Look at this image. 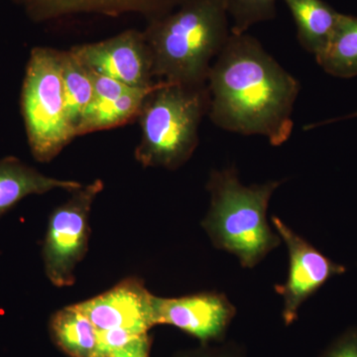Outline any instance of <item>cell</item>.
Wrapping results in <instances>:
<instances>
[{"mask_svg":"<svg viewBox=\"0 0 357 357\" xmlns=\"http://www.w3.org/2000/svg\"><path fill=\"white\" fill-rule=\"evenodd\" d=\"M277 0H225L232 34L248 33L252 26L273 20Z\"/></svg>","mask_w":357,"mask_h":357,"instance_id":"obj_18","label":"cell"},{"mask_svg":"<svg viewBox=\"0 0 357 357\" xmlns=\"http://www.w3.org/2000/svg\"><path fill=\"white\" fill-rule=\"evenodd\" d=\"M280 181L243 185L236 168L211 171L206 183L211 206L202 225L215 248L236 255L252 269L279 248L280 236L267 220V208Z\"/></svg>","mask_w":357,"mask_h":357,"instance_id":"obj_3","label":"cell"},{"mask_svg":"<svg viewBox=\"0 0 357 357\" xmlns=\"http://www.w3.org/2000/svg\"><path fill=\"white\" fill-rule=\"evenodd\" d=\"M105 183L100 178L76 191L52 213L43 245L45 272L56 287L75 283V270L83 260L89 238V215Z\"/></svg>","mask_w":357,"mask_h":357,"instance_id":"obj_6","label":"cell"},{"mask_svg":"<svg viewBox=\"0 0 357 357\" xmlns=\"http://www.w3.org/2000/svg\"><path fill=\"white\" fill-rule=\"evenodd\" d=\"M62 79L64 86L66 112L75 136L82 117L93 98V84L88 69L69 50L61 54Z\"/></svg>","mask_w":357,"mask_h":357,"instance_id":"obj_17","label":"cell"},{"mask_svg":"<svg viewBox=\"0 0 357 357\" xmlns=\"http://www.w3.org/2000/svg\"><path fill=\"white\" fill-rule=\"evenodd\" d=\"M35 23H49L77 15L119 17L137 14L147 21L172 13L185 0H13Z\"/></svg>","mask_w":357,"mask_h":357,"instance_id":"obj_11","label":"cell"},{"mask_svg":"<svg viewBox=\"0 0 357 357\" xmlns=\"http://www.w3.org/2000/svg\"><path fill=\"white\" fill-rule=\"evenodd\" d=\"M70 51L86 69L130 88H151L157 83L143 30H126L102 41L72 47Z\"/></svg>","mask_w":357,"mask_h":357,"instance_id":"obj_8","label":"cell"},{"mask_svg":"<svg viewBox=\"0 0 357 357\" xmlns=\"http://www.w3.org/2000/svg\"><path fill=\"white\" fill-rule=\"evenodd\" d=\"M152 305L155 326H176L204 344L222 342L236 314L227 296L215 291L180 298L154 296Z\"/></svg>","mask_w":357,"mask_h":357,"instance_id":"obj_9","label":"cell"},{"mask_svg":"<svg viewBox=\"0 0 357 357\" xmlns=\"http://www.w3.org/2000/svg\"><path fill=\"white\" fill-rule=\"evenodd\" d=\"M150 345L151 340L148 333H143L109 357H149Z\"/></svg>","mask_w":357,"mask_h":357,"instance_id":"obj_23","label":"cell"},{"mask_svg":"<svg viewBox=\"0 0 357 357\" xmlns=\"http://www.w3.org/2000/svg\"><path fill=\"white\" fill-rule=\"evenodd\" d=\"M88 70L91 84H93V100H114L131 89L130 86L112 79V77L102 76L93 70Z\"/></svg>","mask_w":357,"mask_h":357,"instance_id":"obj_20","label":"cell"},{"mask_svg":"<svg viewBox=\"0 0 357 357\" xmlns=\"http://www.w3.org/2000/svg\"><path fill=\"white\" fill-rule=\"evenodd\" d=\"M180 357H245V354L239 345L229 342L218 347H204Z\"/></svg>","mask_w":357,"mask_h":357,"instance_id":"obj_22","label":"cell"},{"mask_svg":"<svg viewBox=\"0 0 357 357\" xmlns=\"http://www.w3.org/2000/svg\"><path fill=\"white\" fill-rule=\"evenodd\" d=\"M319 357H357V326L335 338Z\"/></svg>","mask_w":357,"mask_h":357,"instance_id":"obj_21","label":"cell"},{"mask_svg":"<svg viewBox=\"0 0 357 357\" xmlns=\"http://www.w3.org/2000/svg\"><path fill=\"white\" fill-rule=\"evenodd\" d=\"M82 187L77 181L49 177L17 157H4L0 159V218L26 197L54 190L72 192Z\"/></svg>","mask_w":357,"mask_h":357,"instance_id":"obj_12","label":"cell"},{"mask_svg":"<svg viewBox=\"0 0 357 357\" xmlns=\"http://www.w3.org/2000/svg\"><path fill=\"white\" fill-rule=\"evenodd\" d=\"M314 58L331 76L340 79L356 77L357 17L342 13L332 41L323 53Z\"/></svg>","mask_w":357,"mask_h":357,"instance_id":"obj_16","label":"cell"},{"mask_svg":"<svg viewBox=\"0 0 357 357\" xmlns=\"http://www.w3.org/2000/svg\"><path fill=\"white\" fill-rule=\"evenodd\" d=\"M153 297L142 281L128 278L76 306L98 331L124 328L142 335L155 326Z\"/></svg>","mask_w":357,"mask_h":357,"instance_id":"obj_10","label":"cell"},{"mask_svg":"<svg viewBox=\"0 0 357 357\" xmlns=\"http://www.w3.org/2000/svg\"><path fill=\"white\" fill-rule=\"evenodd\" d=\"M206 84L208 114L218 128L263 136L273 146L287 142L301 86L255 37L231 33Z\"/></svg>","mask_w":357,"mask_h":357,"instance_id":"obj_1","label":"cell"},{"mask_svg":"<svg viewBox=\"0 0 357 357\" xmlns=\"http://www.w3.org/2000/svg\"><path fill=\"white\" fill-rule=\"evenodd\" d=\"M356 116H357V112H356V114H352V115H351V116H349V117H351H351H356Z\"/></svg>","mask_w":357,"mask_h":357,"instance_id":"obj_24","label":"cell"},{"mask_svg":"<svg viewBox=\"0 0 357 357\" xmlns=\"http://www.w3.org/2000/svg\"><path fill=\"white\" fill-rule=\"evenodd\" d=\"M50 330L56 344L70 356L100 357L98 331L76 305L56 312Z\"/></svg>","mask_w":357,"mask_h":357,"instance_id":"obj_15","label":"cell"},{"mask_svg":"<svg viewBox=\"0 0 357 357\" xmlns=\"http://www.w3.org/2000/svg\"><path fill=\"white\" fill-rule=\"evenodd\" d=\"M61 54L50 47L33 48L21 91L28 145L41 163L55 159L76 138L66 112Z\"/></svg>","mask_w":357,"mask_h":357,"instance_id":"obj_5","label":"cell"},{"mask_svg":"<svg viewBox=\"0 0 357 357\" xmlns=\"http://www.w3.org/2000/svg\"><path fill=\"white\" fill-rule=\"evenodd\" d=\"M143 335V333H142ZM140 333L124 328L98 331V349L100 357H109L112 352L119 351L124 345L132 342Z\"/></svg>","mask_w":357,"mask_h":357,"instance_id":"obj_19","label":"cell"},{"mask_svg":"<svg viewBox=\"0 0 357 357\" xmlns=\"http://www.w3.org/2000/svg\"><path fill=\"white\" fill-rule=\"evenodd\" d=\"M297 27L298 40L314 57L326 50L333 38L342 13L323 0H282Z\"/></svg>","mask_w":357,"mask_h":357,"instance_id":"obj_13","label":"cell"},{"mask_svg":"<svg viewBox=\"0 0 357 357\" xmlns=\"http://www.w3.org/2000/svg\"><path fill=\"white\" fill-rule=\"evenodd\" d=\"M208 105V84L158 82L137 117L141 133L134 151L136 161L145 168L167 170L187 163L198 147L199 126Z\"/></svg>","mask_w":357,"mask_h":357,"instance_id":"obj_4","label":"cell"},{"mask_svg":"<svg viewBox=\"0 0 357 357\" xmlns=\"http://www.w3.org/2000/svg\"><path fill=\"white\" fill-rule=\"evenodd\" d=\"M131 88L114 100H93L86 109L77 130V136L107 130L137 119L143 103L156 88Z\"/></svg>","mask_w":357,"mask_h":357,"instance_id":"obj_14","label":"cell"},{"mask_svg":"<svg viewBox=\"0 0 357 357\" xmlns=\"http://www.w3.org/2000/svg\"><path fill=\"white\" fill-rule=\"evenodd\" d=\"M271 220L288 249L287 280L276 284L275 291L283 298L282 318L286 326H290L298 319L301 306L326 282L344 274L347 268L333 261L278 217L273 215Z\"/></svg>","mask_w":357,"mask_h":357,"instance_id":"obj_7","label":"cell"},{"mask_svg":"<svg viewBox=\"0 0 357 357\" xmlns=\"http://www.w3.org/2000/svg\"><path fill=\"white\" fill-rule=\"evenodd\" d=\"M143 33L154 79L192 86L206 84L231 34L225 0H185L172 13L148 21Z\"/></svg>","mask_w":357,"mask_h":357,"instance_id":"obj_2","label":"cell"}]
</instances>
